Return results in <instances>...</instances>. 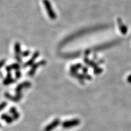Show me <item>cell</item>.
Listing matches in <instances>:
<instances>
[{"mask_svg":"<svg viewBox=\"0 0 131 131\" xmlns=\"http://www.w3.org/2000/svg\"><path fill=\"white\" fill-rule=\"evenodd\" d=\"M15 77L16 78V79H19L21 77V72L19 70H16L15 72Z\"/></svg>","mask_w":131,"mask_h":131,"instance_id":"15","label":"cell"},{"mask_svg":"<svg viewBox=\"0 0 131 131\" xmlns=\"http://www.w3.org/2000/svg\"><path fill=\"white\" fill-rule=\"evenodd\" d=\"M15 59H16V61L18 62L19 64L22 63V59H21V57L20 55H15Z\"/></svg>","mask_w":131,"mask_h":131,"instance_id":"17","label":"cell"},{"mask_svg":"<svg viewBox=\"0 0 131 131\" xmlns=\"http://www.w3.org/2000/svg\"><path fill=\"white\" fill-rule=\"evenodd\" d=\"M4 96L9 100L14 101V102H18V101H20L22 99L23 94L22 93H19V94H16L15 96H13L11 94H10L9 93L6 92L4 94Z\"/></svg>","mask_w":131,"mask_h":131,"instance_id":"4","label":"cell"},{"mask_svg":"<svg viewBox=\"0 0 131 131\" xmlns=\"http://www.w3.org/2000/svg\"><path fill=\"white\" fill-rule=\"evenodd\" d=\"M30 50H25V51L21 52V56L23 57H27L30 55Z\"/></svg>","mask_w":131,"mask_h":131,"instance_id":"13","label":"cell"},{"mask_svg":"<svg viewBox=\"0 0 131 131\" xmlns=\"http://www.w3.org/2000/svg\"><path fill=\"white\" fill-rule=\"evenodd\" d=\"M78 124V122L77 120L73 121H66L62 124V126L64 128H69V127H72L73 126L77 125Z\"/></svg>","mask_w":131,"mask_h":131,"instance_id":"8","label":"cell"},{"mask_svg":"<svg viewBox=\"0 0 131 131\" xmlns=\"http://www.w3.org/2000/svg\"><path fill=\"white\" fill-rule=\"evenodd\" d=\"M13 119H14V120H17L18 119H19V117H20V114L19 113H18V112L16 114L13 115L12 116Z\"/></svg>","mask_w":131,"mask_h":131,"instance_id":"16","label":"cell"},{"mask_svg":"<svg viewBox=\"0 0 131 131\" xmlns=\"http://www.w3.org/2000/svg\"><path fill=\"white\" fill-rule=\"evenodd\" d=\"M60 124V119L57 118L54 119V120L52 121L50 124H47L46 126L45 127V131H52L55 128H56V127L58 126Z\"/></svg>","mask_w":131,"mask_h":131,"instance_id":"6","label":"cell"},{"mask_svg":"<svg viewBox=\"0 0 131 131\" xmlns=\"http://www.w3.org/2000/svg\"><path fill=\"white\" fill-rule=\"evenodd\" d=\"M7 106V103L6 101H3L2 103H0V111H1L4 108L6 107V106Z\"/></svg>","mask_w":131,"mask_h":131,"instance_id":"12","label":"cell"},{"mask_svg":"<svg viewBox=\"0 0 131 131\" xmlns=\"http://www.w3.org/2000/svg\"><path fill=\"white\" fill-rule=\"evenodd\" d=\"M9 112L11 114H12V115H13L16 114V113L18 112V111H17V110H16V109L15 107H10V109H9Z\"/></svg>","mask_w":131,"mask_h":131,"instance_id":"14","label":"cell"},{"mask_svg":"<svg viewBox=\"0 0 131 131\" xmlns=\"http://www.w3.org/2000/svg\"><path fill=\"white\" fill-rule=\"evenodd\" d=\"M0 75H1V77H3V74L1 72H0Z\"/></svg>","mask_w":131,"mask_h":131,"instance_id":"19","label":"cell"},{"mask_svg":"<svg viewBox=\"0 0 131 131\" xmlns=\"http://www.w3.org/2000/svg\"><path fill=\"white\" fill-rule=\"evenodd\" d=\"M16 81V79H15V78H5L4 80H3V84L5 85V86H8V85L14 84V83H15Z\"/></svg>","mask_w":131,"mask_h":131,"instance_id":"10","label":"cell"},{"mask_svg":"<svg viewBox=\"0 0 131 131\" xmlns=\"http://www.w3.org/2000/svg\"><path fill=\"white\" fill-rule=\"evenodd\" d=\"M42 3H43L44 6H45L46 10V12L47 13V14H48L49 18L51 19H52V20H54V19H56V13H55V11L53 10L50 1H49V0H42Z\"/></svg>","mask_w":131,"mask_h":131,"instance_id":"1","label":"cell"},{"mask_svg":"<svg viewBox=\"0 0 131 131\" xmlns=\"http://www.w3.org/2000/svg\"><path fill=\"white\" fill-rule=\"evenodd\" d=\"M14 50L15 52V55H20L21 54V45L19 42H16L14 45Z\"/></svg>","mask_w":131,"mask_h":131,"instance_id":"11","label":"cell"},{"mask_svg":"<svg viewBox=\"0 0 131 131\" xmlns=\"http://www.w3.org/2000/svg\"><path fill=\"white\" fill-rule=\"evenodd\" d=\"M1 124H0V128H1Z\"/></svg>","mask_w":131,"mask_h":131,"instance_id":"20","label":"cell"},{"mask_svg":"<svg viewBox=\"0 0 131 131\" xmlns=\"http://www.w3.org/2000/svg\"><path fill=\"white\" fill-rule=\"evenodd\" d=\"M6 60L5 59H3V60H0V69L2 68L3 66H4L5 64H6Z\"/></svg>","mask_w":131,"mask_h":131,"instance_id":"18","label":"cell"},{"mask_svg":"<svg viewBox=\"0 0 131 131\" xmlns=\"http://www.w3.org/2000/svg\"><path fill=\"white\" fill-rule=\"evenodd\" d=\"M39 56H40V52L38 51L35 52L33 53L32 56L31 57V59H30V60H28L26 63H24L23 66V68H27V67L30 66H32L34 64V62H35L36 59H37Z\"/></svg>","mask_w":131,"mask_h":131,"instance_id":"5","label":"cell"},{"mask_svg":"<svg viewBox=\"0 0 131 131\" xmlns=\"http://www.w3.org/2000/svg\"><path fill=\"white\" fill-rule=\"evenodd\" d=\"M32 86V83L30 81H24L22 83L18 85L15 88L16 94H19V93H22V91L23 89H27V88H30Z\"/></svg>","mask_w":131,"mask_h":131,"instance_id":"3","label":"cell"},{"mask_svg":"<svg viewBox=\"0 0 131 131\" xmlns=\"http://www.w3.org/2000/svg\"><path fill=\"white\" fill-rule=\"evenodd\" d=\"M1 119H3L8 124H11L14 122V119H13L12 117L9 115L7 114H3L1 115Z\"/></svg>","mask_w":131,"mask_h":131,"instance_id":"9","label":"cell"},{"mask_svg":"<svg viewBox=\"0 0 131 131\" xmlns=\"http://www.w3.org/2000/svg\"><path fill=\"white\" fill-rule=\"evenodd\" d=\"M19 69H20V65H19V64L18 63H14L11 65L7 66L6 67V70L7 71V72H11L12 70H19Z\"/></svg>","mask_w":131,"mask_h":131,"instance_id":"7","label":"cell"},{"mask_svg":"<svg viewBox=\"0 0 131 131\" xmlns=\"http://www.w3.org/2000/svg\"><path fill=\"white\" fill-rule=\"evenodd\" d=\"M47 62L46 60H41V61L38 62V63H34V64L32 66V68L29 70L27 73V75L30 77H32L35 75L36 70H37V68L40 66H45Z\"/></svg>","mask_w":131,"mask_h":131,"instance_id":"2","label":"cell"}]
</instances>
